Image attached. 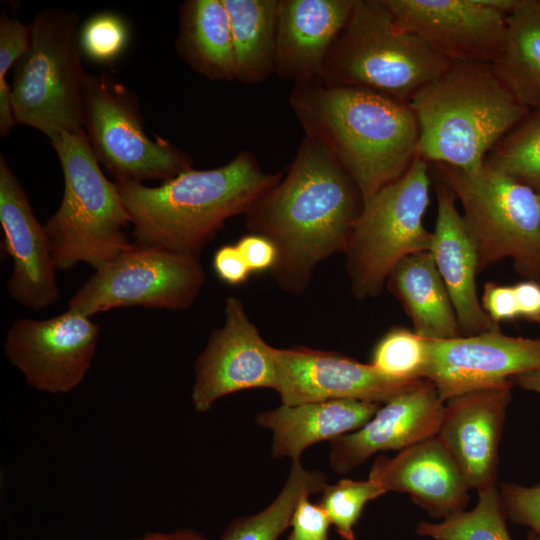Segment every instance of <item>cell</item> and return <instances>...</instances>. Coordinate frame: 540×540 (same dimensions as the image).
Here are the masks:
<instances>
[{"instance_id":"cell-1","label":"cell","mask_w":540,"mask_h":540,"mask_svg":"<svg viewBox=\"0 0 540 540\" xmlns=\"http://www.w3.org/2000/svg\"><path fill=\"white\" fill-rule=\"evenodd\" d=\"M363 205L356 184L329 150L305 135L286 175L246 214V225L276 247L270 271L277 284L300 294L320 262L345 253Z\"/></svg>"},{"instance_id":"cell-2","label":"cell","mask_w":540,"mask_h":540,"mask_svg":"<svg viewBox=\"0 0 540 540\" xmlns=\"http://www.w3.org/2000/svg\"><path fill=\"white\" fill-rule=\"evenodd\" d=\"M289 104L305 135L324 144L364 203L418 157L419 124L409 102L316 78L294 83Z\"/></svg>"},{"instance_id":"cell-3","label":"cell","mask_w":540,"mask_h":540,"mask_svg":"<svg viewBox=\"0 0 540 540\" xmlns=\"http://www.w3.org/2000/svg\"><path fill=\"white\" fill-rule=\"evenodd\" d=\"M283 177L240 151L226 164L186 170L158 186L114 181L136 244L198 256L227 220L247 214Z\"/></svg>"},{"instance_id":"cell-4","label":"cell","mask_w":540,"mask_h":540,"mask_svg":"<svg viewBox=\"0 0 540 540\" xmlns=\"http://www.w3.org/2000/svg\"><path fill=\"white\" fill-rule=\"evenodd\" d=\"M419 124L418 157L473 171L529 112L494 65L452 63L409 101Z\"/></svg>"},{"instance_id":"cell-5","label":"cell","mask_w":540,"mask_h":540,"mask_svg":"<svg viewBox=\"0 0 540 540\" xmlns=\"http://www.w3.org/2000/svg\"><path fill=\"white\" fill-rule=\"evenodd\" d=\"M452 63L399 26L383 0H355L324 65L321 81L409 102Z\"/></svg>"},{"instance_id":"cell-6","label":"cell","mask_w":540,"mask_h":540,"mask_svg":"<svg viewBox=\"0 0 540 540\" xmlns=\"http://www.w3.org/2000/svg\"><path fill=\"white\" fill-rule=\"evenodd\" d=\"M50 142L64 176L61 203L44 225L55 265L70 270L87 263L96 270L132 246L123 231L130 217L84 130L61 132Z\"/></svg>"},{"instance_id":"cell-7","label":"cell","mask_w":540,"mask_h":540,"mask_svg":"<svg viewBox=\"0 0 540 540\" xmlns=\"http://www.w3.org/2000/svg\"><path fill=\"white\" fill-rule=\"evenodd\" d=\"M29 44L14 66L10 100L16 124L49 139L83 131L88 76L82 64L78 17L49 8L29 24Z\"/></svg>"},{"instance_id":"cell-8","label":"cell","mask_w":540,"mask_h":540,"mask_svg":"<svg viewBox=\"0 0 540 540\" xmlns=\"http://www.w3.org/2000/svg\"><path fill=\"white\" fill-rule=\"evenodd\" d=\"M463 208L479 272L511 259L518 273L540 281V195L486 163L465 171L434 164Z\"/></svg>"},{"instance_id":"cell-9","label":"cell","mask_w":540,"mask_h":540,"mask_svg":"<svg viewBox=\"0 0 540 540\" xmlns=\"http://www.w3.org/2000/svg\"><path fill=\"white\" fill-rule=\"evenodd\" d=\"M429 164L417 157L400 178L364 203L345 251L356 298L377 296L402 259L430 251L432 232L424 226L431 185Z\"/></svg>"},{"instance_id":"cell-10","label":"cell","mask_w":540,"mask_h":540,"mask_svg":"<svg viewBox=\"0 0 540 540\" xmlns=\"http://www.w3.org/2000/svg\"><path fill=\"white\" fill-rule=\"evenodd\" d=\"M83 128L98 162L115 181L165 182L192 168L186 152L148 136L136 96L109 74L88 76Z\"/></svg>"},{"instance_id":"cell-11","label":"cell","mask_w":540,"mask_h":540,"mask_svg":"<svg viewBox=\"0 0 540 540\" xmlns=\"http://www.w3.org/2000/svg\"><path fill=\"white\" fill-rule=\"evenodd\" d=\"M204 282L198 256L133 243L94 270L67 309L88 317L131 306L185 310L195 302Z\"/></svg>"},{"instance_id":"cell-12","label":"cell","mask_w":540,"mask_h":540,"mask_svg":"<svg viewBox=\"0 0 540 540\" xmlns=\"http://www.w3.org/2000/svg\"><path fill=\"white\" fill-rule=\"evenodd\" d=\"M99 335L92 317L67 309L44 320L17 319L7 332L4 350L31 387L62 394L84 380Z\"/></svg>"},{"instance_id":"cell-13","label":"cell","mask_w":540,"mask_h":540,"mask_svg":"<svg viewBox=\"0 0 540 540\" xmlns=\"http://www.w3.org/2000/svg\"><path fill=\"white\" fill-rule=\"evenodd\" d=\"M540 370V338L513 337L500 330L451 339H426L423 378L448 399L510 382Z\"/></svg>"},{"instance_id":"cell-14","label":"cell","mask_w":540,"mask_h":540,"mask_svg":"<svg viewBox=\"0 0 540 540\" xmlns=\"http://www.w3.org/2000/svg\"><path fill=\"white\" fill-rule=\"evenodd\" d=\"M194 370L192 402L201 413L234 392L251 388L275 390L276 348L261 337L239 298L226 299L224 325L211 334Z\"/></svg>"},{"instance_id":"cell-15","label":"cell","mask_w":540,"mask_h":540,"mask_svg":"<svg viewBox=\"0 0 540 540\" xmlns=\"http://www.w3.org/2000/svg\"><path fill=\"white\" fill-rule=\"evenodd\" d=\"M395 22L451 63L496 64L507 15L478 0H383Z\"/></svg>"},{"instance_id":"cell-16","label":"cell","mask_w":540,"mask_h":540,"mask_svg":"<svg viewBox=\"0 0 540 540\" xmlns=\"http://www.w3.org/2000/svg\"><path fill=\"white\" fill-rule=\"evenodd\" d=\"M276 370L275 390L283 405L331 400L381 404L420 380L390 378L371 364L304 346L276 348Z\"/></svg>"},{"instance_id":"cell-17","label":"cell","mask_w":540,"mask_h":540,"mask_svg":"<svg viewBox=\"0 0 540 540\" xmlns=\"http://www.w3.org/2000/svg\"><path fill=\"white\" fill-rule=\"evenodd\" d=\"M0 223L3 247L12 261L6 285L10 297L35 311L55 304L60 290L49 238L3 155L0 157Z\"/></svg>"},{"instance_id":"cell-18","label":"cell","mask_w":540,"mask_h":540,"mask_svg":"<svg viewBox=\"0 0 540 540\" xmlns=\"http://www.w3.org/2000/svg\"><path fill=\"white\" fill-rule=\"evenodd\" d=\"M513 383L487 387L445 401L437 438L456 462L469 488L496 485L498 449Z\"/></svg>"},{"instance_id":"cell-19","label":"cell","mask_w":540,"mask_h":540,"mask_svg":"<svg viewBox=\"0 0 540 540\" xmlns=\"http://www.w3.org/2000/svg\"><path fill=\"white\" fill-rule=\"evenodd\" d=\"M444 406L434 384L420 379L386 401L361 428L330 441L331 468L347 474L377 452L401 451L436 437Z\"/></svg>"},{"instance_id":"cell-20","label":"cell","mask_w":540,"mask_h":540,"mask_svg":"<svg viewBox=\"0 0 540 540\" xmlns=\"http://www.w3.org/2000/svg\"><path fill=\"white\" fill-rule=\"evenodd\" d=\"M355 0H278L274 73L294 83L320 78Z\"/></svg>"},{"instance_id":"cell-21","label":"cell","mask_w":540,"mask_h":540,"mask_svg":"<svg viewBox=\"0 0 540 540\" xmlns=\"http://www.w3.org/2000/svg\"><path fill=\"white\" fill-rule=\"evenodd\" d=\"M368 478L386 493L409 494L433 518L461 512L469 501L470 488L437 437L403 449L394 457L378 456Z\"/></svg>"},{"instance_id":"cell-22","label":"cell","mask_w":540,"mask_h":540,"mask_svg":"<svg viewBox=\"0 0 540 540\" xmlns=\"http://www.w3.org/2000/svg\"><path fill=\"white\" fill-rule=\"evenodd\" d=\"M435 194L437 216L429 252L449 293L462 335L500 330L479 301L477 253L456 198L442 182L436 184Z\"/></svg>"},{"instance_id":"cell-23","label":"cell","mask_w":540,"mask_h":540,"mask_svg":"<svg viewBox=\"0 0 540 540\" xmlns=\"http://www.w3.org/2000/svg\"><path fill=\"white\" fill-rule=\"evenodd\" d=\"M380 403L331 400L280 407L259 413L258 425L273 433L272 455L299 461L311 445L353 432L368 422Z\"/></svg>"},{"instance_id":"cell-24","label":"cell","mask_w":540,"mask_h":540,"mask_svg":"<svg viewBox=\"0 0 540 540\" xmlns=\"http://www.w3.org/2000/svg\"><path fill=\"white\" fill-rule=\"evenodd\" d=\"M386 286L401 302L413 331L428 340L462 335L445 284L429 251L402 259L389 274Z\"/></svg>"},{"instance_id":"cell-25","label":"cell","mask_w":540,"mask_h":540,"mask_svg":"<svg viewBox=\"0 0 540 540\" xmlns=\"http://www.w3.org/2000/svg\"><path fill=\"white\" fill-rule=\"evenodd\" d=\"M176 47L181 58L204 77L235 80L231 25L223 0L183 2Z\"/></svg>"},{"instance_id":"cell-26","label":"cell","mask_w":540,"mask_h":540,"mask_svg":"<svg viewBox=\"0 0 540 540\" xmlns=\"http://www.w3.org/2000/svg\"><path fill=\"white\" fill-rule=\"evenodd\" d=\"M228 12L235 80L258 84L274 73L278 0H223Z\"/></svg>"},{"instance_id":"cell-27","label":"cell","mask_w":540,"mask_h":540,"mask_svg":"<svg viewBox=\"0 0 540 540\" xmlns=\"http://www.w3.org/2000/svg\"><path fill=\"white\" fill-rule=\"evenodd\" d=\"M494 68L522 104L540 108V0H519L507 15L505 48Z\"/></svg>"},{"instance_id":"cell-28","label":"cell","mask_w":540,"mask_h":540,"mask_svg":"<svg viewBox=\"0 0 540 540\" xmlns=\"http://www.w3.org/2000/svg\"><path fill=\"white\" fill-rule=\"evenodd\" d=\"M327 485L323 473L305 469L300 460L293 461L282 490L270 505L255 515L232 521L220 540H277L290 526L299 501L322 492Z\"/></svg>"},{"instance_id":"cell-29","label":"cell","mask_w":540,"mask_h":540,"mask_svg":"<svg viewBox=\"0 0 540 540\" xmlns=\"http://www.w3.org/2000/svg\"><path fill=\"white\" fill-rule=\"evenodd\" d=\"M416 532L435 540H512L497 485L478 492L473 509L437 523L421 521Z\"/></svg>"},{"instance_id":"cell-30","label":"cell","mask_w":540,"mask_h":540,"mask_svg":"<svg viewBox=\"0 0 540 540\" xmlns=\"http://www.w3.org/2000/svg\"><path fill=\"white\" fill-rule=\"evenodd\" d=\"M485 163L540 195V108L530 110L491 149Z\"/></svg>"},{"instance_id":"cell-31","label":"cell","mask_w":540,"mask_h":540,"mask_svg":"<svg viewBox=\"0 0 540 540\" xmlns=\"http://www.w3.org/2000/svg\"><path fill=\"white\" fill-rule=\"evenodd\" d=\"M370 364L390 378L421 379L426 364V339L406 328H392L375 345Z\"/></svg>"},{"instance_id":"cell-32","label":"cell","mask_w":540,"mask_h":540,"mask_svg":"<svg viewBox=\"0 0 540 540\" xmlns=\"http://www.w3.org/2000/svg\"><path fill=\"white\" fill-rule=\"evenodd\" d=\"M318 504L324 509L332 525L344 540H355L354 527L365 505L386 492L370 478L341 479L327 485Z\"/></svg>"},{"instance_id":"cell-33","label":"cell","mask_w":540,"mask_h":540,"mask_svg":"<svg viewBox=\"0 0 540 540\" xmlns=\"http://www.w3.org/2000/svg\"><path fill=\"white\" fill-rule=\"evenodd\" d=\"M129 41L126 21L116 13L101 12L90 17L79 30V44L87 58L108 63L116 60Z\"/></svg>"},{"instance_id":"cell-34","label":"cell","mask_w":540,"mask_h":540,"mask_svg":"<svg viewBox=\"0 0 540 540\" xmlns=\"http://www.w3.org/2000/svg\"><path fill=\"white\" fill-rule=\"evenodd\" d=\"M30 38L29 24L2 14L0 20V132L9 134L16 124L13 116L10 85L6 80L8 71L26 51Z\"/></svg>"},{"instance_id":"cell-35","label":"cell","mask_w":540,"mask_h":540,"mask_svg":"<svg viewBox=\"0 0 540 540\" xmlns=\"http://www.w3.org/2000/svg\"><path fill=\"white\" fill-rule=\"evenodd\" d=\"M499 494L506 516L529 527L530 540H540V485L504 483Z\"/></svg>"},{"instance_id":"cell-36","label":"cell","mask_w":540,"mask_h":540,"mask_svg":"<svg viewBox=\"0 0 540 540\" xmlns=\"http://www.w3.org/2000/svg\"><path fill=\"white\" fill-rule=\"evenodd\" d=\"M331 522L319 504H313L309 497H303L297 504L287 540H328Z\"/></svg>"},{"instance_id":"cell-37","label":"cell","mask_w":540,"mask_h":540,"mask_svg":"<svg viewBox=\"0 0 540 540\" xmlns=\"http://www.w3.org/2000/svg\"><path fill=\"white\" fill-rule=\"evenodd\" d=\"M482 307L497 324L501 321L519 318L513 285L486 283L482 295Z\"/></svg>"},{"instance_id":"cell-38","label":"cell","mask_w":540,"mask_h":540,"mask_svg":"<svg viewBox=\"0 0 540 540\" xmlns=\"http://www.w3.org/2000/svg\"><path fill=\"white\" fill-rule=\"evenodd\" d=\"M213 268L218 278L231 286L245 283L252 272L236 244H226L216 250Z\"/></svg>"},{"instance_id":"cell-39","label":"cell","mask_w":540,"mask_h":540,"mask_svg":"<svg viewBox=\"0 0 540 540\" xmlns=\"http://www.w3.org/2000/svg\"><path fill=\"white\" fill-rule=\"evenodd\" d=\"M236 246L252 272L271 270L276 263V247L261 235H245L238 240Z\"/></svg>"},{"instance_id":"cell-40","label":"cell","mask_w":540,"mask_h":540,"mask_svg":"<svg viewBox=\"0 0 540 540\" xmlns=\"http://www.w3.org/2000/svg\"><path fill=\"white\" fill-rule=\"evenodd\" d=\"M519 318L540 323V283L525 280L513 285Z\"/></svg>"},{"instance_id":"cell-41","label":"cell","mask_w":540,"mask_h":540,"mask_svg":"<svg viewBox=\"0 0 540 540\" xmlns=\"http://www.w3.org/2000/svg\"><path fill=\"white\" fill-rule=\"evenodd\" d=\"M133 540H207V539L192 530L182 529L174 533H170V534L150 533V534H146L143 537L136 538Z\"/></svg>"},{"instance_id":"cell-42","label":"cell","mask_w":540,"mask_h":540,"mask_svg":"<svg viewBox=\"0 0 540 540\" xmlns=\"http://www.w3.org/2000/svg\"><path fill=\"white\" fill-rule=\"evenodd\" d=\"M510 381L513 385L540 394V370L516 375Z\"/></svg>"}]
</instances>
